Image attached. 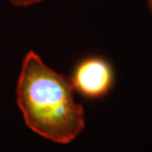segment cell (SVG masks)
<instances>
[{
    "label": "cell",
    "mask_w": 152,
    "mask_h": 152,
    "mask_svg": "<svg viewBox=\"0 0 152 152\" xmlns=\"http://www.w3.org/2000/svg\"><path fill=\"white\" fill-rule=\"evenodd\" d=\"M9 1L16 7H28V6L40 3L44 0H9Z\"/></svg>",
    "instance_id": "cell-3"
},
{
    "label": "cell",
    "mask_w": 152,
    "mask_h": 152,
    "mask_svg": "<svg viewBox=\"0 0 152 152\" xmlns=\"http://www.w3.org/2000/svg\"><path fill=\"white\" fill-rule=\"evenodd\" d=\"M16 94L25 123L40 137L68 144L85 130V110L70 80L31 50L23 60Z\"/></svg>",
    "instance_id": "cell-1"
},
{
    "label": "cell",
    "mask_w": 152,
    "mask_h": 152,
    "mask_svg": "<svg viewBox=\"0 0 152 152\" xmlns=\"http://www.w3.org/2000/svg\"><path fill=\"white\" fill-rule=\"evenodd\" d=\"M147 2H148V7H149V10L152 13V0H147Z\"/></svg>",
    "instance_id": "cell-4"
},
{
    "label": "cell",
    "mask_w": 152,
    "mask_h": 152,
    "mask_svg": "<svg viewBox=\"0 0 152 152\" xmlns=\"http://www.w3.org/2000/svg\"><path fill=\"white\" fill-rule=\"evenodd\" d=\"M70 82L75 92L88 100L108 96L114 88L116 73L112 64L100 55H90L74 67Z\"/></svg>",
    "instance_id": "cell-2"
}]
</instances>
